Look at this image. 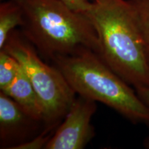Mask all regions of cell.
I'll list each match as a JSON object with an SVG mask.
<instances>
[{"label":"cell","mask_w":149,"mask_h":149,"mask_svg":"<svg viewBox=\"0 0 149 149\" xmlns=\"http://www.w3.org/2000/svg\"><path fill=\"white\" fill-rule=\"evenodd\" d=\"M84 13L95 29L104 62L134 88L149 86V67L129 0H95Z\"/></svg>","instance_id":"6da1fadb"},{"label":"cell","mask_w":149,"mask_h":149,"mask_svg":"<svg viewBox=\"0 0 149 149\" xmlns=\"http://www.w3.org/2000/svg\"><path fill=\"white\" fill-rule=\"evenodd\" d=\"M22 10V32L41 56L53 61L88 48L99 55L95 29L84 13L60 0H13Z\"/></svg>","instance_id":"7a4b0ae2"},{"label":"cell","mask_w":149,"mask_h":149,"mask_svg":"<svg viewBox=\"0 0 149 149\" xmlns=\"http://www.w3.org/2000/svg\"><path fill=\"white\" fill-rule=\"evenodd\" d=\"M77 95L105 104L132 122L149 127V107L97 53L81 48L52 61Z\"/></svg>","instance_id":"3957f363"},{"label":"cell","mask_w":149,"mask_h":149,"mask_svg":"<svg viewBox=\"0 0 149 149\" xmlns=\"http://www.w3.org/2000/svg\"><path fill=\"white\" fill-rule=\"evenodd\" d=\"M2 49L18 61L34 87L44 109L46 125L58 126L77 96L61 72L43 61L22 31L11 32Z\"/></svg>","instance_id":"277c9868"},{"label":"cell","mask_w":149,"mask_h":149,"mask_svg":"<svg viewBox=\"0 0 149 149\" xmlns=\"http://www.w3.org/2000/svg\"><path fill=\"white\" fill-rule=\"evenodd\" d=\"M97 111V102L85 97L77 95L45 149H82L95 135L91 124Z\"/></svg>","instance_id":"5b68a950"},{"label":"cell","mask_w":149,"mask_h":149,"mask_svg":"<svg viewBox=\"0 0 149 149\" xmlns=\"http://www.w3.org/2000/svg\"><path fill=\"white\" fill-rule=\"evenodd\" d=\"M40 121L26 113L13 99L0 91V146L15 149L31 140Z\"/></svg>","instance_id":"8992f818"},{"label":"cell","mask_w":149,"mask_h":149,"mask_svg":"<svg viewBox=\"0 0 149 149\" xmlns=\"http://www.w3.org/2000/svg\"><path fill=\"white\" fill-rule=\"evenodd\" d=\"M1 92L13 99L26 113L35 120L44 122V112L42 103L21 65L12 84Z\"/></svg>","instance_id":"52a82bcc"},{"label":"cell","mask_w":149,"mask_h":149,"mask_svg":"<svg viewBox=\"0 0 149 149\" xmlns=\"http://www.w3.org/2000/svg\"><path fill=\"white\" fill-rule=\"evenodd\" d=\"M21 8L13 0H3L0 3V50L4 46L11 32L23 25Z\"/></svg>","instance_id":"ba28073f"},{"label":"cell","mask_w":149,"mask_h":149,"mask_svg":"<svg viewBox=\"0 0 149 149\" xmlns=\"http://www.w3.org/2000/svg\"><path fill=\"white\" fill-rule=\"evenodd\" d=\"M137 22L149 67V0H129Z\"/></svg>","instance_id":"9c48e42d"},{"label":"cell","mask_w":149,"mask_h":149,"mask_svg":"<svg viewBox=\"0 0 149 149\" xmlns=\"http://www.w3.org/2000/svg\"><path fill=\"white\" fill-rule=\"evenodd\" d=\"M20 68L18 61L5 50H0V91L12 84Z\"/></svg>","instance_id":"30bf717a"},{"label":"cell","mask_w":149,"mask_h":149,"mask_svg":"<svg viewBox=\"0 0 149 149\" xmlns=\"http://www.w3.org/2000/svg\"><path fill=\"white\" fill-rule=\"evenodd\" d=\"M60 1L68 6L74 10L84 13L88 10L91 5V1L86 0H60Z\"/></svg>","instance_id":"8fae6325"},{"label":"cell","mask_w":149,"mask_h":149,"mask_svg":"<svg viewBox=\"0 0 149 149\" xmlns=\"http://www.w3.org/2000/svg\"><path fill=\"white\" fill-rule=\"evenodd\" d=\"M135 89L141 100L149 107V86H139Z\"/></svg>","instance_id":"7c38bea8"},{"label":"cell","mask_w":149,"mask_h":149,"mask_svg":"<svg viewBox=\"0 0 149 149\" xmlns=\"http://www.w3.org/2000/svg\"><path fill=\"white\" fill-rule=\"evenodd\" d=\"M144 144V146L146 148H149V137H148L146 139H145Z\"/></svg>","instance_id":"4fadbf2b"},{"label":"cell","mask_w":149,"mask_h":149,"mask_svg":"<svg viewBox=\"0 0 149 149\" xmlns=\"http://www.w3.org/2000/svg\"><path fill=\"white\" fill-rule=\"evenodd\" d=\"M86 1H91V2H93V1H95V0H86Z\"/></svg>","instance_id":"5bb4252c"},{"label":"cell","mask_w":149,"mask_h":149,"mask_svg":"<svg viewBox=\"0 0 149 149\" xmlns=\"http://www.w3.org/2000/svg\"><path fill=\"white\" fill-rule=\"evenodd\" d=\"M1 1H2V0H1Z\"/></svg>","instance_id":"9a60e30c"}]
</instances>
